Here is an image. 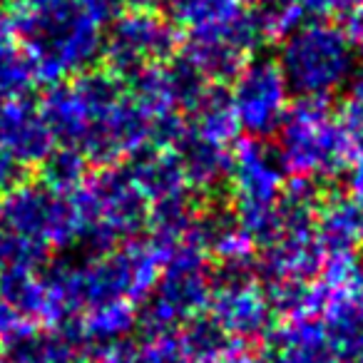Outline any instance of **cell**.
<instances>
[{"label":"cell","mask_w":363,"mask_h":363,"mask_svg":"<svg viewBox=\"0 0 363 363\" xmlns=\"http://www.w3.org/2000/svg\"><path fill=\"white\" fill-rule=\"evenodd\" d=\"M0 142L18 162H43L50 155L52 135L40 112L18 97L0 105Z\"/></svg>","instance_id":"cell-5"},{"label":"cell","mask_w":363,"mask_h":363,"mask_svg":"<svg viewBox=\"0 0 363 363\" xmlns=\"http://www.w3.org/2000/svg\"><path fill=\"white\" fill-rule=\"evenodd\" d=\"M303 13H313V16H333V13H343L348 8L363 6V0H298Z\"/></svg>","instance_id":"cell-11"},{"label":"cell","mask_w":363,"mask_h":363,"mask_svg":"<svg viewBox=\"0 0 363 363\" xmlns=\"http://www.w3.org/2000/svg\"><path fill=\"white\" fill-rule=\"evenodd\" d=\"M351 65L348 38L333 26H308L294 33L284 50L286 80L298 92L318 95L343 80Z\"/></svg>","instance_id":"cell-2"},{"label":"cell","mask_w":363,"mask_h":363,"mask_svg":"<svg viewBox=\"0 0 363 363\" xmlns=\"http://www.w3.org/2000/svg\"><path fill=\"white\" fill-rule=\"evenodd\" d=\"M0 214L16 237L30 239L40 247L62 244L75 227L72 212L48 187L16 184L0 207Z\"/></svg>","instance_id":"cell-3"},{"label":"cell","mask_w":363,"mask_h":363,"mask_svg":"<svg viewBox=\"0 0 363 363\" xmlns=\"http://www.w3.org/2000/svg\"><path fill=\"white\" fill-rule=\"evenodd\" d=\"M174 48V28L164 18L150 11H130L115 23L110 38L112 65L115 67H147Z\"/></svg>","instance_id":"cell-4"},{"label":"cell","mask_w":363,"mask_h":363,"mask_svg":"<svg viewBox=\"0 0 363 363\" xmlns=\"http://www.w3.org/2000/svg\"><path fill=\"white\" fill-rule=\"evenodd\" d=\"M157 0H115V6H122L127 11H147L150 6H155Z\"/></svg>","instance_id":"cell-15"},{"label":"cell","mask_w":363,"mask_h":363,"mask_svg":"<svg viewBox=\"0 0 363 363\" xmlns=\"http://www.w3.org/2000/svg\"><path fill=\"white\" fill-rule=\"evenodd\" d=\"M40 174L50 192H67L80 182L82 160L75 150H57L43 160Z\"/></svg>","instance_id":"cell-9"},{"label":"cell","mask_w":363,"mask_h":363,"mask_svg":"<svg viewBox=\"0 0 363 363\" xmlns=\"http://www.w3.org/2000/svg\"><path fill=\"white\" fill-rule=\"evenodd\" d=\"M0 363H3V358H0Z\"/></svg>","instance_id":"cell-16"},{"label":"cell","mask_w":363,"mask_h":363,"mask_svg":"<svg viewBox=\"0 0 363 363\" xmlns=\"http://www.w3.org/2000/svg\"><path fill=\"white\" fill-rule=\"evenodd\" d=\"M62 0H21V8L26 11H48V8L60 6Z\"/></svg>","instance_id":"cell-14"},{"label":"cell","mask_w":363,"mask_h":363,"mask_svg":"<svg viewBox=\"0 0 363 363\" xmlns=\"http://www.w3.org/2000/svg\"><path fill=\"white\" fill-rule=\"evenodd\" d=\"M35 80V67H33L28 52L18 50L16 43L0 45V100H18L30 90Z\"/></svg>","instance_id":"cell-7"},{"label":"cell","mask_w":363,"mask_h":363,"mask_svg":"<svg viewBox=\"0 0 363 363\" xmlns=\"http://www.w3.org/2000/svg\"><path fill=\"white\" fill-rule=\"evenodd\" d=\"M21 179V172H18V160L6 150V145L0 142V192L3 189H13Z\"/></svg>","instance_id":"cell-12"},{"label":"cell","mask_w":363,"mask_h":363,"mask_svg":"<svg viewBox=\"0 0 363 363\" xmlns=\"http://www.w3.org/2000/svg\"><path fill=\"white\" fill-rule=\"evenodd\" d=\"M252 16L257 21L259 30H262V35L281 38L296 28L303 11L298 6V0H259L257 11Z\"/></svg>","instance_id":"cell-8"},{"label":"cell","mask_w":363,"mask_h":363,"mask_svg":"<svg viewBox=\"0 0 363 363\" xmlns=\"http://www.w3.org/2000/svg\"><path fill=\"white\" fill-rule=\"evenodd\" d=\"M13 16L35 77L43 80H55L82 67L100 45V23L92 21L75 0H62L48 11L18 8Z\"/></svg>","instance_id":"cell-1"},{"label":"cell","mask_w":363,"mask_h":363,"mask_svg":"<svg viewBox=\"0 0 363 363\" xmlns=\"http://www.w3.org/2000/svg\"><path fill=\"white\" fill-rule=\"evenodd\" d=\"M281 100L284 77L277 72V67L257 65L239 82L234 110H237L239 120H244L254 130H262V127L274 122L279 107H281Z\"/></svg>","instance_id":"cell-6"},{"label":"cell","mask_w":363,"mask_h":363,"mask_svg":"<svg viewBox=\"0 0 363 363\" xmlns=\"http://www.w3.org/2000/svg\"><path fill=\"white\" fill-rule=\"evenodd\" d=\"M18 326V313L13 311V306H8L3 298H0V341Z\"/></svg>","instance_id":"cell-13"},{"label":"cell","mask_w":363,"mask_h":363,"mask_svg":"<svg viewBox=\"0 0 363 363\" xmlns=\"http://www.w3.org/2000/svg\"><path fill=\"white\" fill-rule=\"evenodd\" d=\"M279 363H328L326 353L321 346L313 343L311 333H294V338L281 346L279 351Z\"/></svg>","instance_id":"cell-10"}]
</instances>
